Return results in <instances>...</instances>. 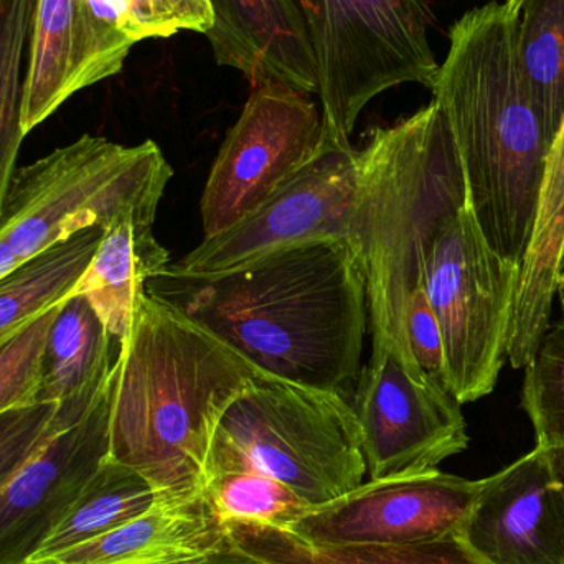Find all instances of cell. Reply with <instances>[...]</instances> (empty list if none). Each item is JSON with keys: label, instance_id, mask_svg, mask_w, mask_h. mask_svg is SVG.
<instances>
[{"label": "cell", "instance_id": "obj_34", "mask_svg": "<svg viewBox=\"0 0 564 564\" xmlns=\"http://www.w3.org/2000/svg\"><path fill=\"white\" fill-rule=\"evenodd\" d=\"M556 297L560 299V305L564 315V250L562 254V261H560L558 268V288H556Z\"/></svg>", "mask_w": 564, "mask_h": 564}, {"label": "cell", "instance_id": "obj_13", "mask_svg": "<svg viewBox=\"0 0 564 564\" xmlns=\"http://www.w3.org/2000/svg\"><path fill=\"white\" fill-rule=\"evenodd\" d=\"M109 391L0 487V564L29 563L109 456Z\"/></svg>", "mask_w": 564, "mask_h": 564}, {"label": "cell", "instance_id": "obj_15", "mask_svg": "<svg viewBox=\"0 0 564 564\" xmlns=\"http://www.w3.org/2000/svg\"><path fill=\"white\" fill-rule=\"evenodd\" d=\"M205 32L218 66L237 69L251 86L276 82L317 95V69L295 0H208Z\"/></svg>", "mask_w": 564, "mask_h": 564}, {"label": "cell", "instance_id": "obj_29", "mask_svg": "<svg viewBox=\"0 0 564 564\" xmlns=\"http://www.w3.org/2000/svg\"><path fill=\"white\" fill-rule=\"evenodd\" d=\"M79 420L63 414L56 403L29 404L0 414V487L9 482L59 427L72 426Z\"/></svg>", "mask_w": 564, "mask_h": 564}, {"label": "cell", "instance_id": "obj_10", "mask_svg": "<svg viewBox=\"0 0 564 564\" xmlns=\"http://www.w3.org/2000/svg\"><path fill=\"white\" fill-rule=\"evenodd\" d=\"M322 138V109L312 95L276 82L251 86L205 184L204 238L234 227L260 207L311 159Z\"/></svg>", "mask_w": 564, "mask_h": 564}, {"label": "cell", "instance_id": "obj_25", "mask_svg": "<svg viewBox=\"0 0 564 564\" xmlns=\"http://www.w3.org/2000/svg\"><path fill=\"white\" fill-rule=\"evenodd\" d=\"M202 494L225 530L235 525L289 530L312 509L276 479L253 473H220L207 477Z\"/></svg>", "mask_w": 564, "mask_h": 564}, {"label": "cell", "instance_id": "obj_9", "mask_svg": "<svg viewBox=\"0 0 564 564\" xmlns=\"http://www.w3.org/2000/svg\"><path fill=\"white\" fill-rule=\"evenodd\" d=\"M358 188L357 151L324 131L307 162L250 215L200 245L165 271L212 278L308 245L345 241Z\"/></svg>", "mask_w": 564, "mask_h": 564}, {"label": "cell", "instance_id": "obj_26", "mask_svg": "<svg viewBox=\"0 0 564 564\" xmlns=\"http://www.w3.org/2000/svg\"><path fill=\"white\" fill-rule=\"evenodd\" d=\"M95 22L129 43L204 33L214 23L208 0H78Z\"/></svg>", "mask_w": 564, "mask_h": 564}, {"label": "cell", "instance_id": "obj_12", "mask_svg": "<svg viewBox=\"0 0 564 564\" xmlns=\"http://www.w3.org/2000/svg\"><path fill=\"white\" fill-rule=\"evenodd\" d=\"M480 480L431 470L367 480L325 506L312 507L291 529L312 545H414L459 535Z\"/></svg>", "mask_w": 564, "mask_h": 564}, {"label": "cell", "instance_id": "obj_33", "mask_svg": "<svg viewBox=\"0 0 564 564\" xmlns=\"http://www.w3.org/2000/svg\"><path fill=\"white\" fill-rule=\"evenodd\" d=\"M550 454V460H552L553 470H555L556 479H558L560 486H562L563 499H564V447H556V449H546Z\"/></svg>", "mask_w": 564, "mask_h": 564}, {"label": "cell", "instance_id": "obj_32", "mask_svg": "<svg viewBox=\"0 0 564 564\" xmlns=\"http://www.w3.org/2000/svg\"><path fill=\"white\" fill-rule=\"evenodd\" d=\"M20 261L17 260L15 254L10 250L9 245L6 243L2 237H0V280L6 274L12 273L17 267H20Z\"/></svg>", "mask_w": 564, "mask_h": 564}, {"label": "cell", "instance_id": "obj_1", "mask_svg": "<svg viewBox=\"0 0 564 564\" xmlns=\"http://www.w3.org/2000/svg\"><path fill=\"white\" fill-rule=\"evenodd\" d=\"M145 292L268 377L350 403L368 327L365 282L345 241L308 245L212 278L162 271Z\"/></svg>", "mask_w": 564, "mask_h": 564}, {"label": "cell", "instance_id": "obj_30", "mask_svg": "<svg viewBox=\"0 0 564 564\" xmlns=\"http://www.w3.org/2000/svg\"><path fill=\"white\" fill-rule=\"evenodd\" d=\"M406 341L417 368L437 387L447 388L446 360L440 322L431 307L424 285L414 291L408 305ZM451 393V391H449Z\"/></svg>", "mask_w": 564, "mask_h": 564}, {"label": "cell", "instance_id": "obj_27", "mask_svg": "<svg viewBox=\"0 0 564 564\" xmlns=\"http://www.w3.org/2000/svg\"><path fill=\"white\" fill-rule=\"evenodd\" d=\"M525 370L522 406L535 430L536 446L564 447V315L550 324Z\"/></svg>", "mask_w": 564, "mask_h": 564}, {"label": "cell", "instance_id": "obj_24", "mask_svg": "<svg viewBox=\"0 0 564 564\" xmlns=\"http://www.w3.org/2000/svg\"><path fill=\"white\" fill-rule=\"evenodd\" d=\"M36 0H0V225L17 171L22 131V96Z\"/></svg>", "mask_w": 564, "mask_h": 564}, {"label": "cell", "instance_id": "obj_20", "mask_svg": "<svg viewBox=\"0 0 564 564\" xmlns=\"http://www.w3.org/2000/svg\"><path fill=\"white\" fill-rule=\"evenodd\" d=\"M102 231L88 228L0 280V350L35 318L68 297L98 250Z\"/></svg>", "mask_w": 564, "mask_h": 564}, {"label": "cell", "instance_id": "obj_18", "mask_svg": "<svg viewBox=\"0 0 564 564\" xmlns=\"http://www.w3.org/2000/svg\"><path fill=\"white\" fill-rule=\"evenodd\" d=\"M119 341L83 295L59 304L46 338L40 403H56L68 413L85 414L111 380Z\"/></svg>", "mask_w": 564, "mask_h": 564}, {"label": "cell", "instance_id": "obj_11", "mask_svg": "<svg viewBox=\"0 0 564 564\" xmlns=\"http://www.w3.org/2000/svg\"><path fill=\"white\" fill-rule=\"evenodd\" d=\"M350 406L368 480L431 473L469 446L463 404L391 351L371 350Z\"/></svg>", "mask_w": 564, "mask_h": 564}, {"label": "cell", "instance_id": "obj_19", "mask_svg": "<svg viewBox=\"0 0 564 564\" xmlns=\"http://www.w3.org/2000/svg\"><path fill=\"white\" fill-rule=\"evenodd\" d=\"M169 264L171 253L155 238L154 221L126 217L102 231L98 250L69 295H83L121 344L145 282Z\"/></svg>", "mask_w": 564, "mask_h": 564}, {"label": "cell", "instance_id": "obj_22", "mask_svg": "<svg viewBox=\"0 0 564 564\" xmlns=\"http://www.w3.org/2000/svg\"><path fill=\"white\" fill-rule=\"evenodd\" d=\"M154 487L131 467L106 457L58 525L26 564H42L102 533L111 532L154 506Z\"/></svg>", "mask_w": 564, "mask_h": 564}, {"label": "cell", "instance_id": "obj_7", "mask_svg": "<svg viewBox=\"0 0 564 564\" xmlns=\"http://www.w3.org/2000/svg\"><path fill=\"white\" fill-rule=\"evenodd\" d=\"M314 53L324 131L351 144L371 99L400 85L433 88L440 63L424 0H295Z\"/></svg>", "mask_w": 564, "mask_h": 564}, {"label": "cell", "instance_id": "obj_31", "mask_svg": "<svg viewBox=\"0 0 564 564\" xmlns=\"http://www.w3.org/2000/svg\"><path fill=\"white\" fill-rule=\"evenodd\" d=\"M192 564H273L264 562V560L258 558V556L251 555L247 550L238 546L234 540L228 539L218 546L217 550L210 553V555L204 556L198 562Z\"/></svg>", "mask_w": 564, "mask_h": 564}, {"label": "cell", "instance_id": "obj_6", "mask_svg": "<svg viewBox=\"0 0 564 564\" xmlns=\"http://www.w3.org/2000/svg\"><path fill=\"white\" fill-rule=\"evenodd\" d=\"M174 171L154 141L118 144L83 134L17 169L0 237L20 263L75 235L126 217L155 221Z\"/></svg>", "mask_w": 564, "mask_h": 564}, {"label": "cell", "instance_id": "obj_2", "mask_svg": "<svg viewBox=\"0 0 564 564\" xmlns=\"http://www.w3.org/2000/svg\"><path fill=\"white\" fill-rule=\"evenodd\" d=\"M260 373L144 291L112 367L109 457L141 474L158 496L198 492L225 410Z\"/></svg>", "mask_w": 564, "mask_h": 564}, {"label": "cell", "instance_id": "obj_14", "mask_svg": "<svg viewBox=\"0 0 564 564\" xmlns=\"http://www.w3.org/2000/svg\"><path fill=\"white\" fill-rule=\"evenodd\" d=\"M459 539L482 564H564V499L549 451L536 446L480 480Z\"/></svg>", "mask_w": 564, "mask_h": 564}, {"label": "cell", "instance_id": "obj_5", "mask_svg": "<svg viewBox=\"0 0 564 564\" xmlns=\"http://www.w3.org/2000/svg\"><path fill=\"white\" fill-rule=\"evenodd\" d=\"M238 470L276 479L311 507L351 492L368 474L350 403L258 375L225 410L204 480Z\"/></svg>", "mask_w": 564, "mask_h": 564}, {"label": "cell", "instance_id": "obj_21", "mask_svg": "<svg viewBox=\"0 0 564 564\" xmlns=\"http://www.w3.org/2000/svg\"><path fill=\"white\" fill-rule=\"evenodd\" d=\"M230 539L273 564H482L459 535L414 545H312L285 530L235 525Z\"/></svg>", "mask_w": 564, "mask_h": 564}, {"label": "cell", "instance_id": "obj_23", "mask_svg": "<svg viewBox=\"0 0 564 564\" xmlns=\"http://www.w3.org/2000/svg\"><path fill=\"white\" fill-rule=\"evenodd\" d=\"M517 50L546 134L564 118V0H506Z\"/></svg>", "mask_w": 564, "mask_h": 564}, {"label": "cell", "instance_id": "obj_4", "mask_svg": "<svg viewBox=\"0 0 564 564\" xmlns=\"http://www.w3.org/2000/svg\"><path fill=\"white\" fill-rule=\"evenodd\" d=\"M357 161L347 245L365 282L371 350L391 351L411 373L426 378L408 348V305L424 285V254L437 228L469 197L463 164L434 101L375 129Z\"/></svg>", "mask_w": 564, "mask_h": 564}, {"label": "cell", "instance_id": "obj_17", "mask_svg": "<svg viewBox=\"0 0 564 564\" xmlns=\"http://www.w3.org/2000/svg\"><path fill=\"white\" fill-rule=\"evenodd\" d=\"M227 539L202 490L158 496L131 522L42 564H192Z\"/></svg>", "mask_w": 564, "mask_h": 564}, {"label": "cell", "instance_id": "obj_8", "mask_svg": "<svg viewBox=\"0 0 564 564\" xmlns=\"http://www.w3.org/2000/svg\"><path fill=\"white\" fill-rule=\"evenodd\" d=\"M520 264L484 235L470 198L449 212L424 254L423 282L440 322L447 388L460 404L492 393L507 358Z\"/></svg>", "mask_w": 564, "mask_h": 564}, {"label": "cell", "instance_id": "obj_16", "mask_svg": "<svg viewBox=\"0 0 564 564\" xmlns=\"http://www.w3.org/2000/svg\"><path fill=\"white\" fill-rule=\"evenodd\" d=\"M78 0H36L22 96V131L52 118L76 93L111 78Z\"/></svg>", "mask_w": 564, "mask_h": 564}, {"label": "cell", "instance_id": "obj_3", "mask_svg": "<svg viewBox=\"0 0 564 564\" xmlns=\"http://www.w3.org/2000/svg\"><path fill=\"white\" fill-rule=\"evenodd\" d=\"M431 91L449 126L487 241L522 267L552 139L523 73L506 2L492 0L454 22Z\"/></svg>", "mask_w": 564, "mask_h": 564}, {"label": "cell", "instance_id": "obj_28", "mask_svg": "<svg viewBox=\"0 0 564 564\" xmlns=\"http://www.w3.org/2000/svg\"><path fill=\"white\" fill-rule=\"evenodd\" d=\"M59 304L35 318L0 350V414L40 403L46 338Z\"/></svg>", "mask_w": 564, "mask_h": 564}]
</instances>
